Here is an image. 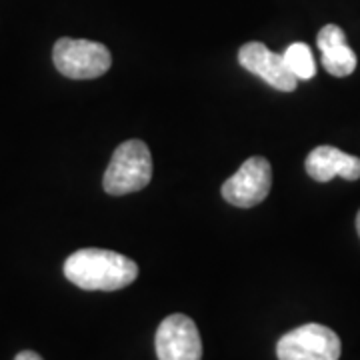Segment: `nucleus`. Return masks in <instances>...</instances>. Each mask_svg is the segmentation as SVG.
<instances>
[{"instance_id":"obj_2","label":"nucleus","mask_w":360,"mask_h":360,"mask_svg":"<svg viewBox=\"0 0 360 360\" xmlns=\"http://www.w3.org/2000/svg\"><path fill=\"white\" fill-rule=\"evenodd\" d=\"M153 179V156L142 141L122 142L110 158L103 186L110 196L139 193Z\"/></svg>"},{"instance_id":"obj_3","label":"nucleus","mask_w":360,"mask_h":360,"mask_svg":"<svg viewBox=\"0 0 360 360\" xmlns=\"http://www.w3.org/2000/svg\"><path fill=\"white\" fill-rule=\"evenodd\" d=\"M56 70L72 80H90L108 72L112 65L110 51L94 40L60 39L52 49Z\"/></svg>"},{"instance_id":"obj_8","label":"nucleus","mask_w":360,"mask_h":360,"mask_svg":"<svg viewBox=\"0 0 360 360\" xmlns=\"http://www.w3.org/2000/svg\"><path fill=\"white\" fill-rule=\"evenodd\" d=\"M304 168L309 176L316 182H328L335 176H342L345 180L360 179V158L347 155L335 146H316L307 156Z\"/></svg>"},{"instance_id":"obj_4","label":"nucleus","mask_w":360,"mask_h":360,"mask_svg":"<svg viewBox=\"0 0 360 360\" xmlns=\"http://www.w3.org/2000/svg\"><path fill=\"white\" fill-rule=\"evenodd\" d=\"M276 356L278 360H338L340 338L324 324H302L278 340Z\"/></svg>"},{"instance_id":"obj_6","label":"nucleus","mask_w":360,"mask_h":360,"mask_svg":"<svg viewBox=\"0 0 360 360\" xmlns=\"http://www.w3.org/2000/svg\"><path fill=\"white\" fill-rule=\"evenodd\" d=\"M158 360H202V340L193 319L170 314L156 330Z\"/></svg>"},{"instance_id":"obj_12","label":"nucleus","mask_w":360,"mask_h":360,"mask_svg":"<svg viewBox=\"0 0 360 360\" xmlns=\"http://www.w3.org/2000/svg\"><path fill=\"white\" fill-rule=\"evenodd\" d=\"M356 232H359V236H360V210H359V214H356Z\"/></svg>"},{"instance_id":"obj_10","label":"nucleus","mask_w":360,"mask_h":360,"mask_svg":"<svg viewBox=\"0 0 360 360\" xmlns=\"http://www.w3.org/2000/svg\"><path fill=\"white\" fill-rule=\"evenodd\" d=\"M284 63L290 68V72L298 80H310L316 75V63L310 51L309 44L304 42H292L286 51H284Z\"/></svg>"},{"instance_id":"obj_5","label":"nucleus","mask_w":360,"mask_h":360,"mask_svg":"<svg viewBox=\"0 0 360 360\" xmlns=\"http://www.w3.org/2000/svg\"><path fill=\"white\" fill-rule=\"evenodd\" d=\"M272 186V168L262 156H252L243 162L231 179L220 188L222 198L238 208H252L260 205L270 193Z\"/></svg>"},{"instance_id":"obj_9","label":"nucleus","mask_w":360,"mask_h":360,"mask_svg":"<svg viewBox=\"0 0 360 360\" xmlns=\"http://www.w3.org/2000/svg\"><path fill=\"white\" fill-rule=\"evenodd\" d=\"M316 44L321 51L322 66L328 75L345 78L356 68V54L347 44V34L340 26L326 25L321 28Z\"/></svg>"},{"instance_id":"obj_1","label":"nucleus","mask_w":360,"mask_h":360,"mask_svg":"<svg viewBox=\"0 0 360 360\" xmlns=\"http://www.w3.org/2000/svg\"><path fill=\"white\" fill-rule=\"evenodd\" d=\"M65 276L82 290H120L136 281L134 260L115 250L82 248L66 258Z\"/></svg>"},{"instance_id":"obj_7","label":"nucleus","mask_w":360,"mask_h":360,"mask_svg":"<svg viewBox=\"0 0 360 360\" xmlns=\"http://www.w3.org/2000/svg\"><path fill=\"white\" fill-rule=\"evenodd\" d=\"M238 63L281 92H292L298 86V78L286 66L283 54L272 52L262 42H246L238 51Z\"/></svg>"},{"instance_id":"obj_11","label":"nucleus","mask_w":360,"mask_h":360,"mask_svg":"<svg viewBox=\"0 0 360 360\" xmlns=\"http://www.w3.org/2000/svg\"><path fill=\"white\" fill-rule=\"evenodd\" d=\"M14 360H44V359L39 356L37 352H32V350H22V352H18V354H16V359Z\"/></svg>"}]
</instances>
